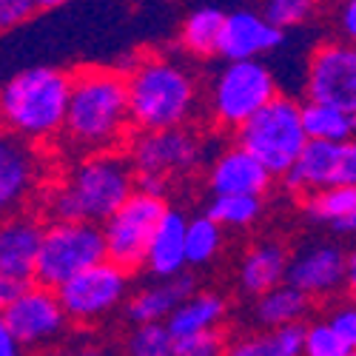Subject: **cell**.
I'll list each match as a JSON object with an SVG mask.
<instances>
[{
	"instance_id": "16",
	"label": "cell",
	"mask_w": 356,
	"mask_h": 356,
	"mask_svg": "<svg viewBox=\"0 0 356 356\" xmlns=\"http://www.w3.org/2000/svg\"><path fill=\"white\" fill-rule=\"evenodd\" d=\"M271 171L240 143L220 152L209 168V188L214 194H265L271 186Z\"/></svg>"
},
{
	"instance_id": "31",
	"label": "cell",
	"mask_w": 356,
	"mask_h": 356,
	"mask_svg": "<svg viewBox=\"0 0 356 356\" xmlns=\"http://www.w3.org/2000/svg\"><path fill=\"white\" fill-rule=\"evenodd\" d=\"M316 9V0H262V15L271 23L291 29L305 23Z\"/></svg>"
},
{
	"instance_id": "32",
	"label": "cell",
	"mask_w": 356,
	"mask_h": 356,
	"mask_svg": "<svg viewBox=\"0 0 356 356\" xmlns=\"http://www.w3.org/2000/svg\"><path fill=\"white\" fill-rule=\"evenodd\" d=\"M222 350H228V345L220 328L197 331V334L174 339V356H220Z\"/></svg>"
},
{
	"instance_id": "29",
	"label": "cell",
	"mask_w": 356,
	"mask_h": 356,
	"mask_svg": "<svg viewBox=\"0 0 356 356\" xmlns=\"http://www.w3.org/2000/svg\"><path fill=\"white\" fill-rule=\"evenodd\" d=\"M126 350L134 356H174V334L168 322H137Z\"/></svg>"
},
{
	"instance_id": "26",
	"label": "cell",
	"mask_w": 356,
	"mask_h": 356,
	"mask_svg": "<svg viewBox=\"0 0 356 356\" xmlns=\"http://www.w3.org/2000/svg\"><path fill=\"white\" fill-rule=\"evenodd\" d=\"M302 211L314 222L331 225L356 211V186H334V188L302 194Z\"/></svg>"
},
{
	"instance_id": "18",
	"label": "cell",
	"mask_w": 356,
	"mask_h": 356,
	"mask_svg": "<svg viewBox=\"0 0 356 356\" xmlns=\"http://www.w3.org/2000/svg\"><path fill=\"white\" fill-rule=\"evenodd\" d=\"M191 293H197V280L186 271L163 277L160 282L137 291L126 302V319L129 322H165L177 308H180Z\"/></svg>"
},
{
	"instance_id": "21",
	"label": "cell",
	"mask_w": 356,
	"mask_h": 356,
	"mask_svg": "<svg viewBox=\"0 0 356 356\" xmlns=\"http://www.w3.org/2000/svg\"><path fill=\"white\" fill-rule=\"evenodd\" d=\"M288 251L285 245L265 240L257 243L245 259L240 262V288L251 296H259L265 291H271L288 280Z\"/></svg>"
},
{
	"instance_id": "15",
	"label": "cell",
	"mask_w": 356,
	"mask_h": 356,
	"mask_svg": "<svg viewBox=\"0 0 356 356\" xmlns=\"http://www.w3.org/2000/svg\"><path fill=\"white\" fill-rule=\"evenodd\" d=\"M285 40V29L271 23L268 17L254 9H236L225 15V26L220 35L217 54L222 60H248V57H262L277 51Z\"/></svg>"
},
{
	"instance_id": "9",
	"label": "cell",
	"mask_w": 356,
	"mask_h": 356,
	"mask_svg": "<svg viewBox=\"0 0 356 356\" xmlns=\"http://www.w3.org/2000/svg\"><path fill=\"white\" fill-rule=\"evenodd\" d=\"M57 296L69 314L72 322L88 325L100 316L111 314L117 305L126 302L129 296V268L117 265L114 259H103L92 268H86L66 280L57 288Z\"/></svg>"
},
{
	"instance_id": "43",
	"label": "cell",
	"mask_w": 356,
	"mask_h": 356,
	"mask_svg": "<svg viewBox=\"0 0 356 356\" xmlns=\"http://www.w3.org/2000/svg\"><path fill=\"white\" fill-rule=\"evenodd\" d=\"M353 257H356V251H353Z\"/></svg>"
},
{
	"instance_id": "13",
	"label": "cell",
	"mask_w": 356,
	"mask_h": 356,
	"mask_svg": "<svg viewBox=\"0 0 356 356\" xmlns=\"http://www.w3.org/2000/svg\"><path fill=\"white\" fill-rule=\"evenodd\" d=\"M129 157L137 171L183 177L202 163V145L186 126L154 129V131H140L131 140Z\"/></svg>"
},
{
	"instance_id": "39",
	"label": "cell",
	"mask_w": 356,
	"mask_h": 356,
	"mask_svg": "<svg viewBox=\"0 0 356 356\" xmlns=\"http://www.w3.org/2000/svg\"><path fill=\"white\" fill-rule=\"evenodd\" d=\"M331 231L339 234V236H356V211L342 217V220H337V222H331Z\"/></svg>"
},
{
	"instance_id": "34",
	"label": "cell",
	"mask_w": 356,
	"mask_h": 356,
	"mask_svg": "<svg viewBox=\"0 0 356 356\" xmlns=\"http://www.w3.org/2000/svg\"><path fill=\"white\" fill-rule=\"evenodd\" d=\"M40 9V0H0V26L15 29Z\"/></svg>"
},
{
	"instance_id": "1",
	"label": "cell",
	"mask_w": 356,
	"mask_h": 356,
	"mask_svg": "<svg viewBox=\"0 0 356 356\" xmlns=\"http://www.w3.org/2000/svg\"><path fill=\"white\" fill-rule=\"evenodd\" d=\"M131 123L129 83L111 69H83L74 74L66 114V140L80 152H111Z\"/></svg>"
},
{
	"instance_id": "38",
	"label": "cell",
	"mask_w": 356,
	"mask_h": 356,
	"mask_svg": "<svg viewBox=\"0 0 356 356\" xmlns=\"http://www.w3.org/2000/svg\"><path fill=\"white\" fill-rule=\"evenodd\" d=\"M26 348H23V342L6 328L3 322H0V356H20Z\"/></svg>"
},
{
	"instance_id": "3",
	"label": "cell",
	"mask_w": 356,
	"mask_h": 356,
	"mask_svg": "<svg viewBox=\"0 0 356 356\" xmlns=\"http://www.w3.org/2000/svg\"><path fill=\"white\" fill-rule=\"evenodd\" d=\"M72 83V74L51 66H32L12 74L0 95L6 129L29 143L49 140L63 131Z\"/></svg>"
},
{
	"instance_id": "40",
	"label": "cell",
	"mask_w": 356,
	"mask_h": 356,
	"mask_svg": "<svg viewBox=\"0 0 356 356\" xmlns=\"http://www.w3.org/2000/svg\"><path fill=\"white\" fill-rule=\"evenodd\" d=\"M348 291H350V296H356V257L350 254V268H348V285H345Z\"/></svg>"
},
{
	"instance_id": "30",
	"label": "cell",
	"mask_w": 356,
	"mask_h": 356,
	"mask_svg": "<svg viewBox=\"0 0 356 356\" xmlns=\"http://www.w3.org/2000/svg\"><path fill=\"white\" fill-rule=\"evenodd\" d=\"M305 356H356V353L337 334V328L328 319H319L305 328Z\"/></svg>"
},
{
	"instance_id": "2",
	"label": "cell",
	"mask_w": 356,
	"mask_h": 356,
	"mask_svg": "<svg viewBox=\"0 0 356 356\" xmlns=\"http://www.w3.org/2000/svg\"><path fill=\"white\" fill-rule=\"evenodd\" d=\"M134 191L137 168L131 157L126 160L114 152H95L72 171L66 186H60L46 200V214L51 217V222H106Z\"/></svg>"
},
{
	"instance_id": "36",
	"label": "cell",
	"mask_w": 356,
	"mask_h": 356,
	"mask_svg": "<svg viewBox=\"0 0 356 356\" xmlns=\"http://www.w3.org/2000/svg\"><path fill=\"white\" fill-rule=\"evenodd\" d=\"M35 285V280H17V277H0V305H6L17 300L20 293H26Z\"/></svg>"
},
{
	"instance_id": "24",
	"label": "cell",
	"mask_w": 356,
	"mask_h": 356,
	"mask_svg": "<svg viewBox=\"0 0 356 356\" xmlns=\"http://www.w3.org/2000/svg\"><path fill=\"white\" fill-rule=\"evenodd\" d=\"M225 26V12L217 6H200L194 9L180 29V43L194 57H209L220 49V35Z\"/></svg>"
},
{
	"instance_id": "5",
	"label": "cell",
	"mask_w": 356,
	"mask_h": 356,
	"mask_svg": "<svg viewBox=\"0 0 356 356\" xmlns=\"http://www.w3.org/2000/svg\"><path fill=\"white\" fill-rule=\"evenodd\" d=\"M308 140L311 137L302 123V106L285 95H277L248 123L236 129V143L259 157L274 177H285L291 171Z\"/></svg>"
},
{
	"instance_id": "12",
	"label": "cell",
	"mask_w": 356,
	"mask_h": 356,
	"mask_svg": "<svg viewBox=\"0 0 356 356\" xmlns=\"http://www.w3.org/2000/svg\"><path fill=\"white\" fill-rule=\"evenodd\" d=\"M0 322L23 342V348H46L54 339H60L66 331L69 314L60 302L54 288L35 282L17 300L3 305V316Z\"/></svg>"
},
{
	"instance_id": "27",
	"label": "cell",
	"mask_w": 356,
	"mask_h": 356,
	"mask_svg": "<svg viewBox=\"0 0 356 356\" xmlns=\"http://www.w3.org/2000/svg\"><path fill=\"white\" fill-rule=\"evenodd\" d=\"M205 214L222 228H248L262 214V200L259 194H214L205 205Z\"/></svg>"
},
{
	"instance_id": "35",
	"label": "cell",
	"mask_w": 356,
	"mask_h": 356,
	"mask_svg": "<svg viewBox=\"0 0 356 356\" xmlns=\"http://www.w3.org/2000/svg\"><path fill=\"white\" fill-rule=\"evenodd\" d=\"M137 191L154 194V197H165L168 177L165 174H157V171H137Z\"/></svg>"
},
{
	"instance_id": "37",
	"label": "cell",
	"mask_w": 356,
	"mask_h": 356,
	"mask_svg": "<svg viewBox=\"0 0 356 356\" xmlns=\"http://www.w3.org/2000/svg\"><path fill=\"white\" fill-rule=\"evenodd\" d=\"M339 29L348 40L356 43V0H342L339 6Z\"/></svg>"
},
{
	"instance_id": "6",
	"label": "cell",
	"mask_w": 356,
	"mask_h": 356,
	"mask_svg": "<svg viewBox=\"0 0 356 356\" xmlns=\"http://www.w3.org/2000/svg\"><path fill=\"white\" fill-rule=\"evenodd\" d=\"M106 257H108V245H106L103 222H92V220L49 222L38 257L35 282L57 291L66 280L103 262Z\"/></svg>"
},
{
	"instance_id": "23",
	"label": "cell",
	"mask_w": 356,
	"mask_h": 356,
	"mask_svg": "<svg viewBox=\"0 0 356 356\" xmlns=\"http://www.w3.org/2000/svg\"><path fill=\"white\" fill-rule=\"evenodd\" d=\"M225 311H228V305H225V300L220 293L200 291V293H191L165 322H168L174 339H180V337H188V334H197V331L220 328L222 319H225Z\"/></svg>"
},
{
	"instance_id": "14",
	"label": "cell",
	"mask_w": 356,
	"mask_h": 356,
	"mask_svg": "<svg viewBox=\"0 0 356 356\" xmlns=\"http://www.w3.org/2000/svg\"><path fill=\"white\" fill-rule=\"evenodd\" d=\"M348 268L350 257L337 243H314L291 257L285 282L305 291L311 300H322L348 285Z\"/></svg>"
},
{
	"instance_id": "11",
	"label": "cell",
	"mask_w": 356,
	"mask_h": 356,
	"mask_svg": "<svg viewBox=\"0 0 356 356\" xmlns=\"http://www.w3.org/2000/svg\"><path fill=\"white\" fill-rule=\"evenodd\" d=\"M308 100L331 103L348 114L356 111V43L334 40L311 51L305 69Z\"/></svg>"
},
{
	"instance_id": "17",
	"label": "cell",
	"mask_w": 356,
	"mask_h": 356,
	"mask_svg": "<svg viewBox=\"0 0 356 356\" xmlns=\"http://www.w3.org/2000/svg\"><path fill=\"white\" fill-rule=\"evenodd\" d=\"M46 228L35 217H12L0 228V277L35 280Z\"/></svg>"
},
{
	"instance_id": "42",
	"label": "cell",
	"mask_w": 356,
	"mask_h": 356,
	"mask_svg": "<svg viewBox=\"0 0 356 356\" xmlns=\"http://www.w3.org/2000/svg\"><path fill=\"white\" fill-rule=\"evenodd\" d=\"M350 120H353V134H356V111L350 114Z\"/></svg>"
},
{
	"instance_id": "10",
	"label": "cell",
	"mask_w": 356,
	"mask_h": 356,
	"mask_svg": "<svg viewBox=\"0 0 356 356\" xmlns=\"http://www.w3.org/2000/svg\"><path fill=\"white\" fill-rule=\"evenodd\" d=\"M282 180L293 194L356 186V140H308Z\"/></svg>"
},
{
	"instance_id": "25",
	"label": "cell",
	"mask_w": 356,
	"mask_h": 356,
	"mask_svg": "<svg viewBox=\"0 0 356 356\" xmlns=\"http://www.w3.org/2000/svg\"><path fill=\"white\" fill-rule=\"evenodd\" d=\"M302 123H305V131L311 140H350V137H356L350 114L331 103H319V100L302 103Z\"/></svg>"
},
{
	"instance_id": "4",
	"label": "cell",
	"mask_w": 356,
	"mask_h": 356,
	"mask_svg": "<svg viewBox=\"0 0 356 356\" xmlns=\"http://www.w3.org/2000/svg\"><path fill=\"white\" fill-rule=\"evenodd\" d=\"M131 126L140 131L186 126L197 106V83L168 57H145L126 74Z\"/></svg>"
},
{
	"instance_id": "8",
	"label": "cell",
	"mask_w": 356,
	"mask_h": 356,
	"mask_svg": "<svg viewBox=\"0 0 356 356\" xmlns=\"http://www.w3.org/2000/svg\"><path fill=\"white\" fill-rule=\"evenodd\" d=\"M165 200L145 194V191H134L120 209H117L106 222H103V234H106V245H108V259H114L117 265L134 271L145 262V251L148 243L154 236L157 222L165 214Z\"/></svg>"
},
{
	"instance_id": "7",
	"label": "cell",
	"mask_w": 356,
	"mask_h": 356,
	"mask_svg": "<svg viewBox=\"0 0 356 356\" xmlns=\"http://www.w3.org/2000/svg\"><path fill=\"white\" fill-rule=\"evenodd\" d=\"M280 95L274 69L265 66L259 57L248 60H225V66L217 72L211 92H209V108L211 117L225 129H240L251 117L265 108Z\"/></svg>"
},
{
	"instance_id": "33",
	"label": "cell",
	"mask_w": 356,
	"mask_h": 356,
	"mask_svg": "<svg viewBox=\"0 0 356 356\" xmlns=\"http://www.w3.org/2000/svg\"><path fill=\"white\" fill-rule=\"evenodd\" d=\"M325 319H328L337 334L350 345V350L356 353V296H350V300H342L337 305L328 308V314H325Z\"/></svg>"
},
{
	"instance_id": "41",
	"label": "cell",
	"mask_w": 356,
	"mask_h": 356,
	"mask_svg": "<svg viewBox=\"0 0 356 356\" xmlns=\"http://www.w3.org/2000/svg\"><path fill=\"white\" fill-rule=\"evenodd\" d=\"M63 3H66V0H40V9H57Z\"/></svg>"
},
{
	"instance_id": "19",
	"label": "cell",
	"mask_w": 356,
	"mask_h": 356,
	"mask_svg": "<svg viewBox=\"0 0 356 356\" xmlns=\"http://www.w3.org/2000/svg\"><path fill=\"white\" fill-rule=\"evenodd\" d=\"M186 228H188L186 214H180L177 209H165L163 220L154 228V236H152V243H148L145 262H143V268L152 277L163 280V277H174V274L186 271V265H188Z\"/></svg>"
},
{
	"instance_id": "28",
	"label": "cell",
	"mask_w": 356,
	"mask_h": 356,
	"mask_svg": "<svg viewBox=\"0 0 356 356\" xmlns=\"http://www.w3.org/2000/svg\"><path fill=\"white\" fill-rule=\"evenodd\" d=\"M222 225L217 220H211L209 214L188 220L186 228V254H188V265H209L222 245Z\"/></svg>"
},
{
	"instance_id": "22",
	"label": "cell",
	"mask_w": 356,
	"mask_h": 356,
	"mask_svg": "<svg viewBox=\"0 0 356 356\" xmlns=\"http://www.w3.org/2000/svg\"><path fill=\"white\" fill-rule=\"evenodd\" d=\"M311 311V296L291 282H282L257 296L254 322L257 328H280L288 322H302Z\"/></svg>"
},
{
	"instance_id": "20",
	"label": "cell",
	"mask_w": 356,
	"mask_h": 356,
	"mask_svg": "<svg viewBox=\"0 0 356 356\" xmlns=\"http://www.w3.org/2000/svg\"><path fill=\"white\" fill-rule=\"evenodd\" d=\"M26 143L12 131L0 143V205L6 211L20 205L38 186V163Z\"/></svg>"
}]
</instances>
